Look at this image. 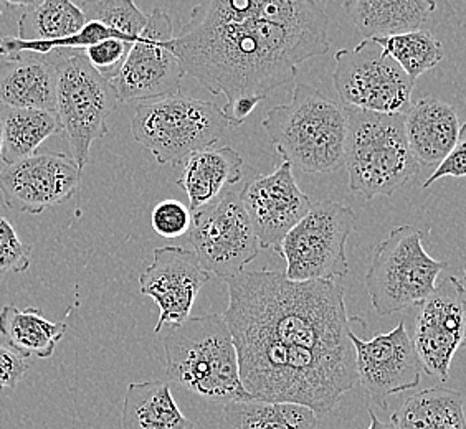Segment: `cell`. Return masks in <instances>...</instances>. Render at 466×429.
I'll return each instance as SVG.
<instances>
[{
	"label": "cell",
	"mask_w": 466,
	"mask_h": 429,
	"mask_svg": "<svg viewBox=\"0 0 466 429\" xmlns=\"http://www.w3.org/2000/svg\"><path fill=\"white\" fill-rule=\"evenodd\" d=\"M166 382L207 400H250L245 392L232 334L222 314L188 317L164 335Z\"/></svg>",
	"instance_id": "4"
},
{
	"label": "cell",
	"mask_w": 466,
	"mask_h": 429,
	"mask_svg": "<svg viewBox=\"0 0 466 429\" xmlns=\"http://www.w3.org/2000/svg\"><path fill=\"white\" fill-rule=\"evenodd\" d=\"M369 416H370V424L368 429H392L390 423H384L377 418L374 410H369Z\"/></svg>",
	"instance_id": "35"
},
{
	"label": "cell",
	"mask_w": 466,
	"mask_h": 429,
	"mask_svg": "<svg viewBox=\"0 0 466 429\" xmlns=\"http://www.w3.org/2000/svg\"><path fill=\"white\" fill-rule=\"evenodd\" d=\"M27 372V358L10 349L9 345L0 344V394L5 390H15Z\"/></svg>",
	"instance_id": "34"
},
{
	"label": "cell",
	"mask_w": 466,
	"mask_h": 429,
	"mask_svg": "<svg viewBox=\"0 0 466 429\" xmlns=\"http://www.w3.org/2000/svg\"><path fill=\"white\" fill-rule=\"evenodd\" d=\"M344 10L360 34L395 35L420 30L437 10L435 0H344Z\"/></svg>",
	"instance_id": "21"
},
{
	"label": "cell",
	"mask_w": 466,
	"mask_h": 429,
	"mask_svg": "<svg viewBox=\"0 0 466 429\" xmlns=\"http://www.w3.org/2000/svg\"><path fill=\"white\" fill-rule=\"evenodd\" d=\"M131 46L133 44L126 42L123 38H106L96 45L88 46L81 54L86 56L88 63L101 76L111 81L123 66Z\"/></svg>",
	"instance_id": "31"
},
{
	"label": "cell",
	"mask_w": 466,
	"mask_h": 429,
	"mask_svg": "<svg viewBox=\"0 0 466 429\" xmlns=\"http://www.w3.org/2000/svg\"><path fill=\"white\" fill-rule=\"evenodd\" d=\"M260 248L279 250V243L309 208L311 198L296 184L293 167L283 162L269 175L255 174L238 192Z\"/></svg>",
	"instance_id": "16"
},
{
	"label": "cell",
	"mask_w": 466,
	"mask_h": 429,
	"mask_svg": "<svg viewBox=\"0 0 466 429\" xmlns=\"http://www.w3.org/2000/svg\"><path fill=\"white\" fill-rule=\"evenodd\" d=\"M172 40L171 15L166 10L154 9L111 80L119 103H144L179 95L186 72L172 50Z\"/></svg>",
	"instance_id": "12"
},
{
	"label": "cell",
	"mask_w": 466,
	"mask_h": 429,
	"mask_svg": "<svg viewBox=\"0 0 466 429\" xmlns=\"http://www.w3.org/2000/svg\"><path fill=\"white\" fill-rule=\"evenodd\" d=\"M68 329L66 321H48L42 309H18L7 304L0 311V334L24 358H50Z\"/></svg>",
	"instance_id": "24"
},
{
	"label": "cell",
	"mask_w": 466,
	"mask_h": 429,
	"mask_svg": "<svg viewBox=\"0 0 466 429\" xmlns=\"http://www.w3.org/2000/svg\"><path fill=\"white\" fill-rule=\"evenodd\" d=\"M423 236L417 226L402 224L379 243L364 276L370 304L379 315L417 307L437 286L447 264L425 251Z\"/></svg>",
	"instance_id": "7"
},
{
	"label": "cell",
	"mask_w": 466,
	"mask_h": 429,
	"mask_svg": "<svg viewBox=\"0 0 466 429\" xmlns=\"http://www.w3.org/2000/svg\"><path fill=\"white\" fill-rule=\"evenodd\" d=\"M86 22H98L135 44L147 22V15L133 0H83L80 5Z\"/></svg>",
	"instance_id": "29"
},
{
	"label": "cell",
	"mask_w": 466,
	"mask_h": 429,
	"mask_svg": "<svg viewBox=\"0 0 466 429\" xmlns=\"http://www.w3.org/2000/svg\"><path fill=\"white\" fill-rule=\"evenodd\" d=\"M465 283L447 276L417 305L413 349L427 375L447 382L458 349L465 342Z\"/></svg>",
	"instance_id": "13"
},
{
	"label": "cell",
	"mask_w": 466,
	"mask_h": 429,
	"mask_svg": "<svg viewBox=\"0 0 466 429\" xmlns=\"http://www.w3.org/2000/svg\"><path fill=\"white\" fill-rule=\"evenodd\" d=\"M188 243L200 266L225 283L238 276L260 253L240 195L228 190L190 214Z\"/></svg>",
	"instance_id": "11"
},
{
	"label": "cell",
	"mask_w": 466,
	"mask_h": 429,
	"mask_svg": "<svg viewBox=\"0 0 466 429\" xmlns=\"http://www.w3.org/2000/svg\"><path fill=\"white\" fill-rule=\"evenodd\" d=\"M392 429H466L465 396L431 386L405 398L390 418Z\"/></svg>",
	"instance_id": "23"
},
{
	"label": "cell",
	"mask_w": 466,
	"mask_h": 429,
	"mask_svg": "<svg viewBox=\"0 0 466 429\" xmlns=\"http://www.w3.org/2000/svg\"><path fill=\"white\" fill-rule=\"evenodd\" d=\"M2 121V164L10 165L36 153L52 135L62 133L55 113L17 109L0 105Z\"/></svg>",
	"instance_id": "25"
},
{
	"label": "cell",
	"mask_w": 466,
	"mask_h": 429,
	"mask_svg": "<svg viewBox=\"0 0 466 429\" xmlns=\"http://www.w3.org/2000/svg\"><path fill=\"white\" fill-rule=\"evenodd\" d=\"M0 164H2V121H0ZM2 169V165H0Z\"/></svg>",
	"instance_id": "37"
},
{
	"label": "cell",
	"mask_w": 466,
	"mask_h": 429,
	"mask_svg": "<svg viewBox=\"0 0 466 429\" xmlns=\"http://www.w3.org/2000/svg\"><path fill=\"white\" fill-rule=\"evenodd\" d=\"M30 244L22 242L14 224L0 214V276L25 273L30 268Z\"/></svg>",
	"instance_id": "30"
},
{
	"label": "cell",
	"mask_w": 466,
	"mask_h": 429,
	"mask_svg": "<svg viewBox=\"0 0 466 429\" xmlns=\"http://www.w3.org/2000/svg\"><path fill=\"white\" fill-rule=\"evenodd\" d=\"M210 274L200 266L194 251L180 246H162L154 250V261L139 277L141 294L151 297L159 307L154 332L166 325H179L188 319L200 289Z\"/></svg>",
	"instance_id": "17"
},
{
	"label": "cell",
	"mask_w": 466,
	"mask_h": 429,
	"mask_svg": "<svg viewBox=\"0 0 466 429\" xmlns=\"http://www.w3.org/2000/svg\"><path fill=\"white\" fill-rule=\"evenodd\" d=\"M372 40L413 81L435 68L445 56V46L439 38L421 28L395 35L374 36Z\"/></svg>",
	"instance_id": "28"
},
{
	"label": "cell",
	"mask_w": 466,
	"mask_h": 429,
	"mask_svg": "<svg viewBox=\"0 0 466 429\" xmlns=\"http://www.w3.org/2000/svg\"><path fill=\"white\" fill-rule=\"evenodd\" d=\"M56 72L55 115L81 170L90 161L91 145L108 135V119L117 105L111 81L91 66L86 56L66 55L54 63Z\"/></svg>",
	"instance_id": "8"
},
{
	"label": "cell",
	"mask_w": 466,
	"mask_h": 429,
	"mask_svg": "<svg viewBox=\"0 0 466 429\" xmlns=\"http://www.w3.org/2000/svg\"><path fill=\"white\" fill-rule=\"evenodd\" d=\"M123 429H196L180 412L171 384L154 380L127 386L121 410Z\"/></svg>",
	"instance_id": "22"
},
{
	"label": "cell",
	"mask_w": 466,
	"mask_h": 429,
	"mask_svg": "<svg viewBox=\"0 0 466 429\" xmlns=\"http://www.w3.org/2000/svg\"><path fill=\"white\" fill-rule=\"evenodd\" d=\"M151 224L154 232L162 238H179L188 232L190 226V212L187 205L179 200L167 198L154 206L151 214Z\"/></svg>",
	"instance_id": "32"
},
{
	"label": "cell",
	"mask_w": 466,
	"mask_h": 429,
	"mask_svg": "<svg viewBox=\"0 0 466 429\" xmlns=\"http://www.w3.org/2000/svg\"><path fill=\"white\" fill-rule=\"evenodd\" d=\"M405 137L415 161L439 164L457 144L461 123L455 107L437 98L412 101L404 115Z\"/></svg>",
	"instance_id": "18"
},
{
	"label": "cell",
	"mask_w": 466,
	"mask_h": 429,
	"mask_svg": "<svg viewBox=\"0 0 466 429\" xmlns=\"http://www.w3.org/2000/svg\"><path fill=\"white\" fill-rule=\"evenodd\" d=\"M344 109L348 117L344 165L350 192L366 200L389 197L420 174V164L405 137L404 115Z\"/></svg>",
	"instance_id": "5"
},
{
	"label": "cell",
	"mask_w": 466,
	"mask_h": 429,
	"mask_svg": "<svg viewBox=\"0 0 466 429\" xmlns=\"http://www.w3.org/2000/svg\"><path fill=\"white\" fill-rule=\"evenodd\" d=\"M230 127L216 101L182 95L144 101L135 107L131 135L161 165H182L212 147Z\"/></svg>",
	"instance_id": "6"
},
{
	"label": "cell",
	"mask_w": 466,
	"mask_h": 429,
	"mask_svg": "<svg viewBox=\"0 0 466 429\" xmlns=\"http://www.w3.org/2000/svg\"><path fill=\"white\" fill-rule=\"evenodd\" d=\"M261 125L291 167L305 174H331L344 165L346 109L314 86L298 85L291 101L271 107Z\"/></svg>",
	"instance_id": "3"
},
{
	"label": "cell",
	"mask_w": 466,
	"mask_h": 429,
	"mask_svg": "<svg viewBox=\"0 0 466 429\" xmlns=\"http://www.w3.org/2000/svg\"><path fill=\"white\" fill-rule=\"evenodd\" d=\"M356 214L350 205L324 200L288 232L277 254L287 261L285 276L291 281H334L348 276L346 243L354 232Z\"/></svg>",
	"instance_id": "9"
},
{
	"label": "cell",
	"mask_w": 466,
	"mask_h": 429,
	"mask_svg": "<svg viewBox=\"0 0 466 429\" xmlns=\"http://www.w3.org/2000/svg\"><path fill=\"white\" fill-rule=\"evenodd\" d=\"M224 418L233 429H316L319 416L298 403L232 400L225 403Z\"/></svg>",
	"instance_id": "26"
},
{
	"label": "cell",
	"mask_w": 466,
	"mask_h": 429,
	"mask_svg": "<svg viewBox=\"0 0 466 429\" xmlns=\"http://www.w3.org/2000/svg\"><path fill=\"white\" fill-rule=\"evenodd\" d=\"M86 18L72 0H40L18 18V40L52 44L78 34Z\"/></svg>",
	"instance_id": "27"
},
{
	"label": "cell",
	"mask_w": 466,
	"mask_h": 429,
	"mask_svg": "<svg viewBox=\"0 0 466 429\" xmlns=\"http://www.w3.org/2000/svg\"><path fill=\"white\" fill-rule=\"evenodd\" d=\"M2 2H5L10 7H32L40 0H2Z\"/></svg>",
	"instance_id": "36"
},
{
	"label": "cell",
	"mask_w": 466,
	"mask_h": 429,
	"mask_svg": "<svg viewBox=\"0 0 466 429\" xmlns=\"http://www.w3.org/2000/svg\"><path fill=\"white\" fill-rule=\"evenodd\" d=\"M350 337L358 384L374 406L387 410L392 394L415 390L420 384L423 370L404 319L392 331L377 334L374 339L362 340L354 331Z\"/></svg>",
	"instance_id": "14"
},
{
	"label": "cell",
	"mask_w": 466,
	"mask_h": 429,
	"mask_svg": "<svg viewBox=\"0 0 466 429\" xmlns=\"http://www.w3.org/2000/svg\"><path fill=\"white\" fill-rule=\"evenodd\" d=\"M332 83L342 106L379 115H405L412 105L415 81L382 52L372 38L336 56Z\"/></svg>",
	"instance_id": "10"
},
{
	"label": "cell",
	"mask_w": 466,
	"mask_h": 429,
	"mask_svg": "<svg viewBox=\"0 0 466 429\" xmlns=\"http://www.w3.org/2000/svg\"><path fill=\"white\" fill-rule=\"evenodd\" d=\"M55 65L40 58H14L0 62V105L17 109L55 113Z\"/></svg>",
	"instance_id": "20"
},
{
	"label": "cell",
	"mask_w": 466,
	"mask_h": 429,
	"mask_svg": "<svg viewBox=\"0 0 466 429\" xmlns=\"http://www.w3.org/2000/svg\"><path fill=\"white\" fill-rule=\"evenodd\" d=\"M329 18L318 0H198L172 50L214 96L261 103L298 66L328 54Z\"/></svg>",
	"instance_id": "2"
},
{
	"label": "cell",
	"mask_w": 466,
	"mask_h": 429,
	"mask_svg": "<svg viewBox=\"0 0 466 429\" xmlns=\"http://www.w3.org/2000/svg\"><path fill=\"white\" fill-rule=\"evenodd\" d=\"M224 315L245 392L298 403L319 418L358 384L344 287L291 281L283 271H242L227 281Z\"/></svg>",
	"instance_id": "1"
},
{
	"label": "cell",
	"mask_w": 466,
	"mask_h": 429,
	"mask_svg": "<svg viewBox=\"0 0 466 429\" xmlns=\"http://www.w3.org/2000/svg\"><path fill=\"white\" fill-rule=\"evenodd\" d=\"M243 157L233 147H208L192 154L182 164L177 185L184 188L188 197V212L214 202L243 180Z\"/></svg>",
	"instance_id": "19"
},
{
	"label": "cell",
	"mask_w": 466,
	"mask_h": 429,
	"mask_svg": "<svg viewBox=\"0 0 466 429\" xmlns=\"http://www.w3.org/2000/svg\"><path fill=\"white\" fill-rule=\"evenodd\" d=\"M466 125H461L460 135H458L457 144L441 161L437 164V169L433 170L431 179L425 180L421 184V188L427 190L431 187L437 180L443 177H455V179H463L466 175Z\"/></svg>",
	"instance_id": "33"
},
{
	"label": "cell",
	"mask_w": 466,
	"mask_h": 429,
	"mask_svg": "<svg viewBox=\"0 0 466 429\" xmlns=\"http://www.w3.org/2000/svg\"><path fill=\"white\" fill-rule=\"evenodd\" d=\"M81 172L66 154L35 153L0 169V192L9 210L40 214L76 194Z\"/></svg>",
	"instance_id": "15"
}]
</instances>
